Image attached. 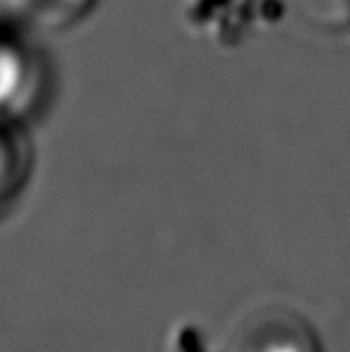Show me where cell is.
<instances>
[{
    "label": "cell",
    "mask_w": 350,
    "mask_h": 352,
    "mask_svg": "<svg viewBox=\"0 0 350 352\" xmlns=\"http://www.w3.org/2000/svg\"><path fill=\"white\" fill-rule=\"evenodd\" d=\"M298 19L317 27H343L350 24V0H283Z\"/></svg>",
    "instance_id": "6da1fadb"
},
{
    "label": "cell",
    "mask_w": 350,
    "mask_h": 352,
    "mask_svg": "<svg viewBox=\"0 0 350 352\" xmlns=\"http://www.w3.org/2000/svg\"><path fill=\"white\" fill-rule=\"evenodd\" d=\"M27 173V163H24V151L12 137L0 132V206L10 201V197L19 190Z\"/></svg>",
    "instance_id": "7a4b0ae2"
}]
</instances>
